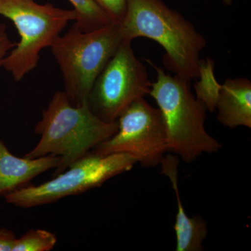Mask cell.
I'll return each instance as SVG.
<instances>
[{
	"label": "cell",
	"instance_id": "obj_1",
	"mask_svg": "<svg viewBox=\"0 0 251 251\" xmlns=\"http://www.w3.org/2000/svg\"><path fill=\"white\" fill-rule=\"evenodd\" d=\"M120 26L125 40L145 37L162 46L164 65L175 75L189 81L198 78L205 39L192 23L162 0H126Z\"/></svg>",
	"mask_w": 251,
	"mask_h": 251
},
{
	"label": "cell",
	"instance_id": "obj_2",
	"mask_svg": "<svg viewBox=\"0 0 251 251\" xmlns=\"http://www.w3.org/2000/svg\"><path fill=\"white\" fill-rule=\"evenodd\" d=\"M117 128V121H103L91 110L88 103L74 105L64 91H57L34 128L40 140L24 157H61L60 164L54 169L57 175L109 139Z\"/></svg>",
	"mask_w": 251,
	"mask_h": 251
},
{
	"label": "cell",
	"instance_id": "obj_3",
	"mask_svg": "<svg viewBox=\"0 0 251 251\" xmlns=\"http://www.w3.org/2000/svg\"><path fill=\"white\" fill-rule=\"evenodd\" d=\"M156 71L150 95L156 100L166 124L168 151L186 163L196 161L202 153L217 152L218 140L205 128L206 108L192 94L190 81L165 73L147 59Z\"/></svg>",
	"mask_w": 251,
	"mask_h": 251
},
{
	"label": "cell",
	"instance_id": "obj_4",
	"mask_svg": "<svg viewBox=\"0 0 251 251\" xmlns=\"http://www.w3.org/2000/svg\"><path fill=\"white\" fill-rule=\"evenodd\" d=\"M125 40L120 24L82 31L74 23L50 46L64 80V92L74 105L88 103L94 82Z\"/></svg>",
	"mask_w": 251,
	"mask_h": 251
},
{
	"label": "cell",
	"instance_id": "obj_5",
	"mask_svg": "<svg viewBox=\"0 0 251 251\" xmlns=\"http://www.w3.org/2000/svg\"><path fill=\"white\" fill-rule=\"evenodd\" d=\"M0 16L12 21L20 41L3 60L2 67L21 81L37 67L43 49L50 47L71 21L74 9H61L35 0H0Z\"/></svg>",
	"mask_w": 251,
	"mask_h": 251
},
{
	"label": "cell",
	"instance_id": "obj_6",
	"mask_svg": "<svg viewBox=\"0 0 251 251\" xmlns=\"http://www.w3.org/2000/svg\"><path fill=\"white\" fill-rule=\"evenodd\" d=\"M136 163L126 153L90 152L53 179L39 186L21 188L5 196V200L9 204L25 209L50 204L99 187L114 176L130 171Z\"/></svg>",
	"mask_w": 251,
	"mask_h": 251
},
{
	"label": "cell",
	"instance_id": "obj_7",
	"mask_svg": "<svg viewBox=\"0 0 251 251\" xmlns=\"http://www.w3.org/2000/svg\"><path fill=\"white\" fill-rule=\"evenodd\" d=\"M131 42L122 41L89 96L91 110L103 121L116 122L133 102L144 98L151 90L148 71L135 57Z\"/></svg>",
	"mask_w": 251,
	"mask_h": 251
},
{
	"label": "cell",
	"instance_id": "obj_8",
	"mask_svg": "<svg viewBox=\"0 0 251 251\" xmlns=\"http://www.w3.org/2000/svg\"><path fill=\"white\" fill-rule=\"evenodd\" d=\"M118 128L94 152L100 155L126 153L143 167L161 164L168 151L166 124L161 110L144 98L133 102L117 119Z\"/></svg>",
	"mask_w": 251,
	"mask_h": 251
},
{
	"label": "cell",
	"instance_id": "obj_9",
	"mask_svg": "<svg viewBox=\"0 0 251 251\" xmlns=\"http://www.w3.org/2000/svg\"><path fill=\"white\" fill-rule=\"evenodd\" d=\"M61 157L49 156L29 158L13 155L0 140V196H5L29 186V182L49 170L56 169Z\"/></svg>",
	"mask_w": 251,
	"mask_h": 251
},
{
	"label": "cell",
	"instance_id": "obj_10",
	"mask_svg": "<svg viewBox=\"0 0 251 251\" xmlns=\"http://www.w3.org/2000/svg\"><path fill=\"white\" fill-rule=\"evenodd\" d=\"M161 164V173L169 178L177 201V214L175 224L176 251H203L202 244L207 235V226L201 216L190 218L185 212L178 186V156L172 154L165 155Z\"/></svg>",
	"mask_w": 251,
	"mask_h": 251
},
{
	"label": "cell",
	"instance_id": "obj_11",
	"mask_svg": "<svg viewBox=\"0 0 251 251\" xmlns=\"http://www.w3.org/2000/svg\"><path fill=\"white\" fill-rule=\"evenodd\" d=\"M216 109L218 120L229 128H251V82L247 78H227L221 85Z\"/></svg>",
	"mask_w": 251,
	"mask_h": 251
},
{
	"label": "cell",
	"instance_id": "obj_12",
	"mask_svg": "<svg viewBox=\"0 0 251 251\" xmlns=\"http://www.w3.org/2000/svg\"><path fill=\"white\" fill-rule=\"evenodd\" d=\"M77 14L75 21L82 31L96 30L113 23L95 0H68Z\"/></svg>",
	"mask_w": 251,
	"mask_h": 251
},
{
	"label": "cell",
	"instance_id": "obj_13",
	"mask_svg": "<svg viewBox=\"0 0 251 251\" xmlns=\"http://www.w3.org/2000/svg\"><path fill=\"white\" fill-rule=\"evenodd\" d=\"M214 63L210 59L201 60L199 77L201 80L195 85L196 98L205 105L206 110L214 112L221 85L216 80L214 74Z\"/></svg>",
	"mask_w": 251,
	"mask_h": 251
},
{
	"label": "cell",
	"instance_id": "obj_14",
	"mask_svg": "<svg viewBox=\"0 0 251 251\" xmlns=\"http://www.w3.org/2000/svg\"><path fill=\"white\" fill-rule=\"evenodd\" d=\"M55 234L45 229H30L16 239L13 251H50L57 244Z\"/></svg>",
	"mask_w": 251,
	"mask_h": 251
},
{
	"label": "cell",
	"instance_id": "obj_15",
	"mask_svg": "<svg viewBox=\"0 0 251 251\" xmlns=\"http://www.w3.org/2000/svg\"><path fill=\"white\" fill-rule=\"evenodd\" d=\"M112 22L120 24L125 16L126 0H95Z\"/></svg>",
	"mask_w": 251,
	"mask_h": 251
},
{
	"label": "cell",
	"instance_id": "obj_16",
	"mask_svg": "<svg viewBox=\"0 0 251 251\" xmlns=\"http://www.w3.org/2000/svg\"><path fill=\"white\" fill-rule=\"evenodd\" d=\"M16 46V43L10 39L6 25L0 23V67H2L3 60L6 56Z\"/></svg>",
	"mask_w": 251,
	"mask_h": 251
},
{
	"label": "cell",
	"instance_id": "obj_17",
	"mask_svg": "<svg viewBox=\"0 0 251 251\" xmlns=\"http://www.w3.org/2000/svg\"><path fill=\"white\" fill-rule=\"evenodd\" d=\"M16 239L17 238L12 231L0 229V251H13Z\"/></svg>",
	"mask_w": 251,
	"mask_h": 251
},
{
	"label": "cell",
	"instance_id": "obj_18",
	"mask_svg": "<svg viewBox=\"0 0 251 251\" xmlns=\"http://www.w3.org/2000/svg\"><path fill=\"white\" fill-rule=\"evenodd\" d=\"M223 2L225 5H227V6H229L232 4L233 2V0H223Z\"/></svg>",
	"mask_w": 251,
	"mask_h": 251
}]
</instances>
